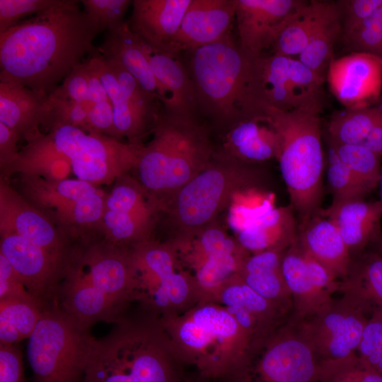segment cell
<instances>
[{"label": "cell", "instance_id": "1", "mask_svg": "<svg viewBox=\"0 0 382 382\" xmlns=\"http://www.w3.org/2000/svg\"><path fill=\"white\" fill-rule=\"evenodd\" d=\"M79 2L66 0L0 33V82L48 96L86 54L98 52L93 41L101 31Z\"/></svg>", "mask_w": 382, "mask_h": 382}, {"label": "cell", "instance_id": "2", "mask_svg": "<svg viewBox=\"0 0 382 382\" xmlns=\"http://www.w3.org/2000/svg\"><path fill=\"white\" fill-rule=\"evenodd\" d=\"M186 67L192 79L198 112L221 137L238 123L265 118L261 62L231 35L188 51Z\"/></svg>", "mask_w": 382, "mask_h": 382}, {"label": "cell", "instance_id": "3", "mask_svg": "<svg viewBox=\"0 0 382 382\" xmlns=\"http://www.w3.org/2000/svg\"><path fill=\"white\" fill-rule=\"evenodd\" d=\"M265 173L261 164L243 161L221 146H217L207 167L162 209L156 227L164 235L161 241L175 249L185 246L218 221L236 196L260 190Z\"/></svg>", "mask_w": 382, "mask_h": 382}, {"label": "cell", "instance_id": "4", "mask_svg": "<svg viewBox=\"0 0 382 382\" xmlns=\"http://www.w3.org/2000/svg\"><path fill=\"white\" fill-rule=\"evenodd\" d=\"M185 366L158 318L141 311L95 340L83 382H181Z\"/></svg>", "mask_w": 382, "mask_h": 382}, {"label": "cell", "instance_id": "5", "mask_svg": "<svg viewBox=\"0 0 382 382\" xmlns=\"http://www.w3.org/2000/svg\"><path fill=\"white\" fill-rule=\"evenodd\" d=\"M141 146L134 177L161 212L190 180L204 170L216 149L210 129L197 117L165 112L163 109Z\"/></svg>", "mask_w": 382, "mask_h": 382}, {"label": "cell", "instance_id": "6", "mask_svg": "<svg viewBox=\"0 0 382 382\" xmlns=\"http://www.w3.org/2000/svg\"><path fill=\"white\" fill-rule=\"evenodd\" d=\"M322 103L283 111L267 106L266 120L279 141L277 160L298 216V228L321 209L323 196L324 154L320 114Z\"/></svg>", "mask_w": 382, "mask_h": 382}, {"label": "cell", "instance_id": "7", "mask_svg": "<svg viewBox=\"0 0 382 382\" xmlns=\"http://www.w3.org/2000/svg\"><path fill=\"white\" fill-rule=\"evenodd\" d=\"M158 321L182 361L211 378H224L247 346L234 318L214 301H199L186 312Z\"/></svg>", "mask_w": 382, "mask_h": 382}, {"label": "cell", "instance_id": "8", "mask_svg": "<svg viewBox=\"0 0 382 382\" xmlns=\"http://www.w3.org/2000/svg\"><path fill=\"white\" fill-rule=\"evenodd\" d=\"M319 362L304 320L291 315L249 344L224 382H317Z\"/></svg>", "mask_w": 382, "mask_h": 382}, {"label": "cell", "instance_id": "9", "mask_svg": "<svg viewBox=\"0 0 382 382\" xmlns=\"http://www.w3.org/2000/svg\"><path fill=\"white\" fill-rule=\"evenodd\" d=\"M27 144L60 155L67 160L76 178L97 187L112 185L121 175L133 172L143 145L71 125L40 131Z\"/></svg>", "mask_w": 382, "mask_h": 382}, {"label": "cell", "instance_id": "10", "mask_svg": "<svg viewBox=\"0 0 382 382\" xmlns=\"http://www.w3.org/2000/svg\"><path fill=\"white\" fill-rule=\"evenodd\" d=\"M95 340L58 304L44 310L27 346L33 382H83Z\"/></svg>", "mask_w": 382, "mask_h": 382}, {"label": "cell", "instance_id": "11", "mask_svg": "<svg viewBox=\"0 0 382 382\" xmlns=\"http://www.w3.org/2000/svg\"><path fill=\"white\" fill-rule=\"evenodd\" d=\"M131 250L137 278L135 301L141 311L162 318L182 314L201 301L193 276L171 244L154 238Z\"/></svg>", "mask_w": 382, "mask_h": 382}, {"label": "cell", "instance_id": "12", "mask_svg": "<svg viewBox=\"0 0 382 382\" xmlns=\"http://www.w3.org/2000/svg\"><path fill=\"white\" fill-rule=\"evenodd\" d=\"M18 191L76 244L98 236L105 195L98 187L77 178L20 174Z\"/></svg>", "mask_w": 382, "mask_h": 382}, {"label": "cell", "instance_id": "13", "mask_svg": "<svg viewBox=\"0 0 382 382\" xmlns=\"http://www.w3.org/2000/svg\"><path fill=\"white\" fill-rule=\"evenodd\" d=\"M161 211L130 173L119 177L105 194L98 238L131 248L155 238Z\"/></svg>", "mask_w": 382, "mask_h": 382}, {"label": "cell", "instance_id": "14", "mask_svg": "<svg viewBox=\"0 0 382 382\" xmlns=\"http://www.w3.org/2000/svg\"><path fill=\"white\" fill-rule=\"evenodd\" d=\"M176 250L183 266L195 279L201 301L212 300L216 291L237 273L242 262L250 254L218 221Z\"/></svg>", "mask_w": 382, "mask_h": 382}, {"label": "cell", "instance_id": "15", "mask_svg": "<svg viewBox=\"0 0 382 382\" xmlns=\"http://www.w3.org/2000/svg\"><path fill=\"white\" fill-rule=\"evenodd\" d=\"M373 309L345 294L303 320L319 363L357 352Z\"/></svg>", "mask_w": 382, "mask_h": 382}, {"label": "cell", "instance_id": "16", "mask_svg": "<svg viewBox=\"0 0 382 382\" xmlns=\"http://www.w3.org/2000/svg\"><path fill=\"white\" fill-rule=\"evenodd\" d=\"M74 264L97 291L126 313L135 301L137 284L131 248L96 237L79 245Z\"/></svg>", "mask_w": 382, "mask_h": 382}, {"label": "cell", "instance_id": "17", "mask_svg": "<svg viewBox=\"0 0 382 382\" xmlns=\"http://www.w3.org/2000/svg\"><path fill=\"white\" fill-rule=\"evenodd\" d=\"M228 212L233 236L250 253L286 250L296 239L298 228L290 205L274 207L268 197L260 203L236 202Z\"/></svg>", "mask_w": 382, "mask_h": 382}, {"label": "cell", "instance_id": "18", "mask_svg": "<svg viewBox=\"0 0 382 382\" xmlns=\"http://www.w3.org/2000/svg\"><path fill=\"white\" fill-rule=\"evenodd\" d=\"M0 253L42 311L57 304L59 288L70 265L4 226H0Z\"/></svg>", "mask_w": 382, "mask_h": 382}, {"label": "cell", "instance_id": "19", "mask_svg": "<svg viewBox=\"0 0 382 382\" xmlns=\"http://www.w3.org/2000/svg\"><path fill=\"white\" fill-rule=\"evenodd\" d=\"M0 226L24 237L33 244L70 265L79 246L45 214L0 177Z\"/></svg>", "mask_w": 382, "mask_h": 382}, {"label": "cell", "instance_id": "20", "mask_svg": "<svg viewBox=\"0 0 382 382\" xmlns=\"http://www.w3.org/2000/svg\"><path fill=\"white\" fill-rule=\"evenodd\" d=\"M282 271L292 299V314L307 320L330 303L340 282L311 257L297 241L283 253Z\"/></svg>", "mask_w": 382, "mask_h": 382}, {"label": "cell", "instance_id": "21", "mask_svg": "<svg viewBox=\"0 0 382 382\" xmlns=\"http://www.w3.org/2000/svg\"><path fill=\"white\" fill-rule=\"evenodd\" d=\"M308 1L237 0L235 18L241 47L255 57L262 56Z\"/></svg>", "mask_w": 382, "mask_h": 382}, {"label": "cell", "instance_id": "22", "mask_svg": "<svg viewBox=\"0 0 382 382\" xmlns=\"http://www.w3.org/2000/svg\"><path fill=\"white\" fill-rule=\"evenodd\" d=\"M212 301L234 318L247 346L272 332L292 313L256 293L237 274L220 286Z\"/></svg>", "mask_w": 382, "mask_h": 382}, {"label": "cell", "instance_id": "23", "mask_svg": "<svg viewBox=\"0 0 382 382\" xmlns=\"http://www.w3.org/2000/svg\"><path fill=\"white\" fill-rule=\"evenodd\" d=\"M327 79L332 93L346 108L375 105L382 89V57L351 52L333 59Z\"/></svg>", "mask_w": 382, "mask_h": 382}, {"label": "cell", "instance_id": "24", "mask_svg": "<svg viewBox=\"0 0 382 382\" xmlns=\"http://www.w3.org/2000/svg\"><path fill=\"white\" fill-rule=\"evenodd\" d=\"M192 0H134L126 21L152 52L177 57L173 44Z\"/></svg>", "mask_w": 382, "mask_h": 382}, {"label": "cell", "instance_id": "25", "mask_svg": "<svg viewBox=\"0 0 382 382\" xmlns=\"http://www.w3.org/2000/svg\"><path fill=\"white\" fill-rule=\"evenodd\" d=\"M236 4L237 0H192L174 40L175 55L212 44L228 34Z\"/></svg>", "mask_w": 382, "mask_h": 382}, {"label": "cell", "instance_id": "26", "mask_svg": "<svg viewBox=\"0 0 382 382\" xmlns=\"http://www.w3.org/2000/svg\"><path fill=\"white\" fill-rule=\"evenodd\" d=\"M60 309L88 328L98 322L117 323L126 316L111 300L97 291L73 263L59 288Z\"/></svg>", "mask_w": 382, "mask_h": 382}, {"label": "cell", "instance_id": "27", "mask_svg": "<svg viewBox=\"0 0 382 382\" xmlns=\"http://www.w3.org/2000/svg\"><path fill=\"white\" fill-rule=\"evenodd\" d=\"M317 214L330 220L337 228L350 255L354 257L381 233L382 202L354 199L332 202Z\"/></svg>", "mask_w": 382, "mask_h": 382}, {"label": "cell", "instance_id": "28", "mask_svg": "<svg viewBox=\"0 0 382 382\" xmlns=\"http://www.w3.org/2000/svg\"><path fill=\"white\" fill-rule=\"evenodd\" d=\"M98 48L103 57L120 63L145 91L160 101L162 108L166 106L168 98L154 74L144 44L130 30L126 21L117 28L107 31Z\"/></svg>", "mask_w": 382, "mask_h": 382}, {"label": "cell", "instance_id": "29", "mask_svg": "<svg viewBox=\"0 0 382 382\" xmlns=\"http://www.w3.org/2000/svg\"><path fill=\"white\" fill-rule=\"evenodd\" d=\"M48 96L13 83L0 82V122L18 141L26 142L40 132L47 114Z\"/></svg>", "mask_w": 382, "mask_h": 382}, {"label": "cell", "instance_id": "30", "mask_svg": "<svg viewBox=\"0 0 382 382\" xmlns=\"http://www.w3.org/2000/svg\"><path fill=\"white\" fill-rule=\"evenodd\" d=\"M297 241L336 280L346 279L352 256L333 222L316 214L298 228Z\"/></svg>", "mask_w": 382, "mask_h": 382}, {"label": "cell", "instance_id": "31", "mask_svg": "<svg viewBox=\"0 0 382 382\" xmlns=\"http://www.w3.org/2000/svg\"><path fill=\"white\" fill-rule=\"evenodd\" d=\"M286 250L250 253L242 262L236 274L261 296L292 313L291 296L282 271V257Z\"/></svg>", "mask_w": 382, "mask_h": 382}, {"label": "cell", "instance_id": "32", "mask_svg": "<svg viewBox=\"0 0 382 382\" xmlns=\"http://www.w3.org/2000/svg\"><path fill=\"white\" fill-rule=\"evenodd\" d=\"M144 49L154 74L168 98L163 110L173 114L197 117L196 94L186 66L178 57L152 52L145 44Z\"/></svg>", "mask_w": 382, "mask_h": 382}, {"label": "cell", "instance_id": "33", "mask_svg": "<svg viewBox=\"0 0 382 382\" xmlns=\"http://www.w3.org/2000/svg\"><path fill=\"white\" fill-rule=\"evenodd\" d=\"M221 137V146L246 163L261 164L279 153L278 135L266 117L243 121Z\"/></svg>", "mask_w": 382, "mask_h": 382}, {"label": "cell", "instance_id": "34", "mask_svg": "<svg viewBox=\"0 0 382 382\" xmlns=\"http://www.w3.org/2000/svg\"><path fill=\"white\" fill-rule=\"evenodd\" d=\"M93 57L112 106L114 125L120 139L134 145L144 144V138L152 133L156 123L141 114L122 92L117 80L99 50Z\"/></svg>", "mask_w": 382, "mask_h": 382}, {"label": "cell", "instance_id": "35", "mask_svg": "<svg viewBox=\"0 0 382 382\" xmlns=\"http://www.w3.org/2000/svg\"><path fill=\"white\" fill-rule=\"evenodd\" d=\"M338 10L337 1H308L272 46V54L289 57L299 56L318 30Z\"/></svg>", "mask_w": 382, "mask_h": 382}, {"label": "cell", "instance_id": "36", "mask_svg": "<svg viewBox=\"0 0 382 382\" xmlns=\"http://www.w3.org/2000/svg\"><path fill=\"white\" fill-rule=\"evenodd\" d=\"M339 291L382 311V254L365 252L352 257L347 277Z\"/></svg>", "mask_w": 382, "mask_h": 382}, {"label": "cell", "instance_id": "37", "mask_svg": "<svg viewBox=\"0 0 382 382\" xmlns=\"http://www.w3.org/2000/svg\"><path fill=\"white\" fill-rule=\"evenodd\" d=\"M382 120V104L345 108L334 114L328 125V140L360 144Z\"/></svg>", "mask_w": 382, "mask_h": 382}, {"label": "cell", "instance_id": "38", "mask_svg": "<svg viewBox=\"0 0 382 382\" xmlns=\"http://www.w3.org/2000/svg\"><path fill=\"white\" fill-rule=\"evenodd\" d=\"M42 311L34 299L0 301V344L15 345L28 339Z\"/></svg>", "mask_w": 382, "mask_h": 382}, {"label": "cell", "instance_id": "39", "mask_svg": "<svg viewBox=\"0 0 382 382\" xmlns=\"http://www.w3.org/2000/svg\"><path fill=\"white\" fill-rule=\"evenodd\" d=\"M290 58L272 54L261 56V76L267 103L283 111L295 109L289 78Z\"/></svg>", "mask_w": 382, "mask_h": 382}, {"label": "cell", "instance_id": "40", "mask_svg": "<svg viewBox=\"0 0 382 382\" xmlns=\"http://www.w3.org/2000/svg\"><path fill=\"white\" fill-rule=\"evenodd\" d=\"M339 8V6H338ZM340 9L315 33L298 59L325 80L333 58V47L341 38Z\"/></svg>", "mask_w": 382, "mask_h": 382}, {"label": "cell", "instance_id": "41", "mask_svg": "<svg viewBox=\"0 0 382 382\" xmlns=\"http://www.w3.org/2000/svg\"><path fill=\"white\" fill-rule=\"evenodd\" d=\"M328 146L369 192L379 185L381 169L379 156L359 144H339L328 140Z\"/></svg>", "mask_w": 382, "mask_h": 382}, {"label": "cell", "instance_id": "42", "mask_svg": "<svg viewBox=\"0 0 382 382\" xmlns=\"http://www.w3.org/2000/svg\"><path fill=\"white\" fill-rule=\"evenodd\" d=\"M86 63L90 99L93 104L89 112L91 127L94 132L120 140L114 125L112 106L100 79L93 54L88 57Z\"/></svg>", "mask_w": 382, "mask_h": 382}, {"label": "cell", "instance_id": "43", "mask_svg": "<svg viewBox=\"0 0 382 382\" xmlns=\"http://www.w3.org/2000/svg\"><path fill=\"white\" fill-rule=\"evenodd\" d=\"M317 382H382V375L357 354L319 363Z\"/></svg>", "mask_w": 382, "mask_h": 382}, {"label": "cell", "instance_id": "44", "mask_svg": "<svg viewBox=\"0 0 382 382\" xmlns=\"http://www.w3.org/2000/svg\"><path fill=\"white\" fill-rule=\"evenodd\" d=\"M327 162V183L332 202L364 199L369 192L329 146Z\"/></svg>", "mask_w": 382, "mask_h": 382}, {"label": "cell", "instance_id": "45", "mask_svg": "<svg viewBox=\"0 0 382 382\" xmlns=\"http://www.w3.org/2000/svg\"><path fill=\"white\" fill-rule=\"evenodd\" d=\"M56 125H71L86 132H95L89 121V110L86 106L50 94L47 98V119L42 127L46 132Z\"/></svg>", "mask_w": 382, "mask_h": 382}, {"label": "cell", "instance_id": "46", "mask_svg": "<svg viewBox=\"0 0 382 382\" xmlns=\"http://www.w3.org/2000/svg\"><path fill=\"white\" fill-rule=\"evenodd\" d=\"M341 39L351 52H364L382 57V4Z\"/></svg>", "mask_w": 382, "mask_h": 382}, {"label": "cell", "instance_id": "47", "mask_svg": "<svg viewBox=\"0 0 382 382\" xmlns=\"http://www.w3.org/2000/svg\"><path fill=\"white\" fill-rule=\"evenodd\" d=\"M357 354L382 375V311L376 309L364 328Z\"/></svg>", "mask_w": 382, "mask_h": 382}, {"label": "cell", "instance_id": "48", "mask_svg": "<svg viewBox=\"0 0 382 382\" xmlns=\"http://www.w3.org/2000/svg\"><path fill=\"white\" fill-rule=\"evenodd\" d=\"M84 11L94 21L100 31H110L122 25L131 0H82Z\"/></svg>", "mask_w": 382, "mask_h": 382}, {"label": "cell", "instance_id": "49", "mask_svg": "<svg viewBox=\"0 0 382 382\" xmlns=\"http://www.w3.org/2000/svg\"><path fill=\"white\" fill-rule=\"evenodd\" d=\"M66 0H0V33L29 15H37L62 5Z\"/></svg>", "mask_w": 382, "mask_h": 382}, {"label": "cell", "instance_id": "50", "mask_svg": "<svg viewBox=\"0 0 382 382\" xmlns=\"http://www.w3.org/2000/svg\"><path fill=\"white\" fill-rule=\"evenodd\" d=\"M51 94L79 103L86 106L90 112L93 104L90 99L86 59L75 66Z\"/></svg>", "mask_w": 382, "mask_h": 382}, {"label": "cell", "instance_id": "51", "mask_svg": "<svg viewBox=\"0 0 382 382\" xmlns=\"http://www.w3.org/2000/svg\"><path fill=\"white\" fill-rule=\"evenodd\" d=\"M337 2L340 13L341 38L352 32L382 4V0H342Z\"/></svg>", "mask_w": 382, "mask_h": 382}, {"label": "cell", "instance_id": "52", "mask_svg": "<svg viewBox=\"0 0 382 382\" xmlns=\"http://www.w3.org/2000/svg\"><path fill=\"white\" fill-rule=\"evenodd\" d=\"M0 382H27L23 354L18 344H0Z\"/></svg>", "mask_w": 382, "mask_h": 382}, {"label": "cell", "instance_id": "53", "mask_svg": "<svg viewBox=\"0 0 382 382\" xmlns=\"http://www.w3.org/2000/svg\"><path fill=\"white\" fill-rule=\"evenodd\" d=\"M34 299L7 259L0 253V301Z\"/></svg>", "mask_w": 382, "mask_h": 382}, {"label": "cell", "instance_id": "54", "mask_svg": "<svg viewBox=\"0 0 382 382\" xmlns=\"http://www.w3.org/2000/svg\"><path fill=\"white\" fill-rule=\"evenodd\" d=\"M16 136L4 124L0 122V170L1 177L7 173L18 158L19 151Z\"/></svg>", "mask_w": 382, "mask_h": 382}, {"label": "cell", "instance_id": "55", "mask_svg": "<svg viewBox=\"0 0 382 382\" xmlns=\"http://www.w3.org/2000/svg\"><path fill=\"white\" fill-rule=\"evenodd\" d=\"M382 158V120L359 144Z\"/></svg>", "mask_w": 382, "mask_h": 382}, {"label": "cell", "instance_id": "56", "mask_svg": "<svg viewBox=\"0 0 382 382\" xmlns=\"http://www.w3.org/2000/svg\"><path fill=\"white\" fill-rule=\"evenodd\" d=\"M181 382H224L221 379L211 378L196 371L195 373L186 374Z\"/></svg>", "mask_w": 382, "mask_h": 382}, {"label": "cell", "instance_id": "57", "mask_svg": "<svg viewBox=\"0 0 382 382\" xmlns=\"http://www.w3.org/2000/svg\"><path fill=\"white\" fill-rule=\"evenodd\" d=\"M376 245V247L378 249V253L382 254V232L378 236V237L376 238V240L374 241V243Z\"/></svg>", "mask_w": 382, "mask_h": 382}, {"label": "cell", "instance_id": "58", "mask_svg": "<svg viewBox=\"0 0 382 382\" xmlns=\"http://www.w3.org/2000/svg\"><path fill=\"white\" fill-rule=\"evenodd\" d=\"M379 185H380V190H381V202H382V166L381 169Z\"/></svg>", "mask_w": 382, "mask_h": 382}]
</instances>
